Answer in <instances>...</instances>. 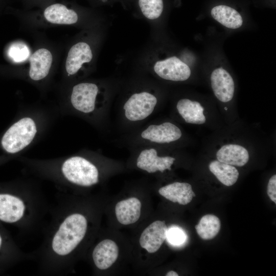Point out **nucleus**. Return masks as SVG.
Returning a JSON list of instances; mask_svg holds the SVG:
<instances>
[{
    "mask_svg": "<svg viewBox=\"0 0 276 276\" xmlns=\"http://www.w3.org/2000/svg\"><path fill=\"white\" fill-rule=\"evenodd\" d=\"M158 193L167 199L181 205L188 204L196 196L192 186L187 182H174L168 184L159 188Z\"/></svg>",
    "mask_w": 276,
    "mask_h": 276,
    "instance_id": "12",
    "label": "nucleus"
},
{
    "mask_svg": "<svg viewBox=\"0 0 276 276\" xmlns=\"http://www.w3.org/2000/svg\"><path fill=\"white\" fill-rule=\"evenodd\" d=\"M167 232L165 221H153L142 233L139 239L141 247L149 253L156 252L166 239Z\"/></svg>",
    "mask_w": 276,
    "mask_h": 276,
    "instance_id": "7",
    "label": "nucleus"
},
{
    "mask_svg": "<svg viewBox=\"0 0 276 276\" xmlns=\"http://www.w3.org/2000/svg\"><path fill=\"white\" fill-rule=\"evenodd\" d=\"M29 50L27 45L20 42L12 44L8 50L10 58L15 62L25 61L29 56Z\"/></svg>",
    "mask_w": 276,
    "mask_h": 276,
    "instance_id": "22",
    "label": "nucleus"
},
{
    "mask_svg": "<svg viewBox=\"0 0 276 276\" xmlns=\"http://www.w3.org/2000/svg\"><path fill=\"white\" fill-rule=\"evenodd\" d=\"M138 3L142 13L149 19L158 18L163 12V0H139Z\"/></svg>",
    "mask_w": 276,
    "mask_h": 276,
    "instance_id": "20",
    "label": "nucleus"
},
{
    "mask_svg": "<svg viewBox=\"0 0 276 276\" xmlns=\"http://www.w3.org/2000/svg\"><path fill=\"white\" fill-rule=\"evenodd\" d=\"M4 252L13 256L19 261L33 258L32 254L24 252L16 245L12 243L11 241L6 240L3 233L0 231V256H3Z\"/></svg>",
    "mask_w": 276,
    "mask_h": 276,
    "instance_id": "21",
    "label": "nucleus"
},
{
    "mask_svg": "<svg viewBox=\"0 0 276 276\" xmlns=\"http://www.w3.org/2000/svg\"><path fill=\"white\" fill-rule=\"evenodd\" d=\"M211 14L216 20L229 29H238L243 24V19L240 14L235 9L226 5L213 7Z\"/></svg>",
    "mask_w": 276,
    "mask_h": 276,
    "instance_id": "17",
    "label": "nucleus"
},
{
    "mask_svg": "<svg viewBox=\"0 0 276 276\" xmlns=\"http://www.w3.org/2000/svg\"><path fill=\"white\" fill-rule=\"evenodd\" d=\"M142 203L136 197H130L119 201L115 206L117 220L123 225L137 222L141 214Z\"/></svg>",
    "mask_w": 276,
    "mask_h": 276,
    "instance_id": "13",
    "label": "nucleus"
},
{
    "mask_svg": "<svg viewBox=\"0 0 276 276\" xmlns=\"http://www.w3.org/2000/svg\"><path fill=\"white\" fill-rule=\"evenodd\" d=\"M218 161L238 167H242L249 160L247 150L242 146L228 144L222 146L216 152Z\"/></svg>",
    "mask_w": 276,
    "mask_h": 276,
    "instance_id": "14",
    "label": "nucleus"
},
{
    "mask_svg": "<svg viewBox=\"0 0 276 276\" xmlns=\"http://www.w3.org/2000/svg\"><path fill=\"white\" fill-rule=\"evenodd\" d=\"M157 104V99L152 93L146 91L135 93L123 104V117L129 122L143 121L152 114Z\"/></svg>",
    "mask_w": 276,
    "mask_h": 276,
    "instance_id": "3",
    "label": "nucleus"
},
{
    "mask_svg": "<svg viewBox=\"0 0 276 276\" xmlns=\"http://www.w3.org/2000/svg\"><path fill=\"white\" fill-rule=\"evenodd\" d=\"M153 69L161 78L173 81L187 80L191 73L189 66L176 56L156 62Z\"/></svg>",
    "mask_w": 276,
    "mask_h": 276,
    "instance_id": "6",
    "label": "nucleus"
},
{
    "mask_svg": "<svg viewBox=\"0 0 276 276\" xmlns=\"http://www.w3.org/2000/svg\"><path fill=\"white\" fill-rule=\"evenodd\" d=\"M211 86L216 97L222 102H228L233 98L235 84L229 73L219 67L215 69L211 75Z\"/></svg>",
    "mask_w": 276,
    "mask_h": 276,
    "instance_id": "9",
    "label": "nucleus"
},
{
    "mask_svg": "<svg viewBox=\"0 0 276 276\" xmlns=\"http://www.w3.org/2000/svg\"><path fill=\"white\" fill-rule=\"evenodd\" d=\"M44 17L49 22L58 25H71L78 21L77 13L61 4H54L45 8Z\"/></svg>",
    "mask_w": 276,
    "mask_h": 276,
    "instance_id": "16",
    "label": "nucleus"
},
{
    "mask_svg": "<svg viewBox=\"0 0 276 276\" xmlns=\"http://www.w3.org/2000/svg\"><path fill=\"white\" fill-rule=\"evenodd\" d=\"M181 136L180 129L170 122L150 124L140 133L142 140L150 143L157 144H168L177 141Z\"/></svg>",
    "mask_w": 276,
    "mask_h": 276,
    "instance_id": "4",
    "label": "nucleus"
},
{
    "mask_svg": "<svg viewBox=\"0 0 276 276\" xmlns=\"http://www.w3.org/2000/svg\"><path fill=\"white\" fill-rule=\"evenodd\" d=\"M93 58L90 46L86 42H80L73 45L68 51L65 62V70L68 76L78 73L84 63L89 62Z\"/></svg>",
    "mask_w": 276,
    "mask_h": 276,
    "instance_id": "10",
    "label": "nucleus"
},
{
    "mask_svg": "<svg viewBox=\"0 0 276 276\" xmlns=\"http://www.w3.org/2000/svg\"><path fill=\"white\" fill-rule=\"evenodd\" d=\"M106 101L103 90L97 84L81 82L73 87L69 108L65 110L85 118L94 119L104 109Z\"/></svg>",
    "mask_w": 276,
    "mask_h": 276,
    "instance_id": "2",
    "label": "nucleus"
},
{
    "mask_svg": "<svg viewBox=\"0 0 276 276\" xmlns=\"http://www.w3.org/2000/svg\"><path fill=\"white\" fill-rule=\"evenodd\" d=\"M221 228L220 219L215 215L207 214L202 217L195 229L199 236L205 240L214 238Z\"/></svg>",
    "mask_w": 276,
    "mask_h": 276,
    "instance_id": "19",
    "label": "nucleus"
},
{
    "mask_svg": "<svg viewBox=\"0 0 276 276\" xmlns=\"http://www.w3.org/2000/svg\"><path fill=\"white\" fill-rule=\"evenodd\" d=\"M166 276H178V274L176 272L173 270H170L166 274Z\"/></svg>",
    "mask_w": 276,
    "mask_h": 276,
    "instance_id": "25",
    "label": "nucleus"
},
{
    "mask_svg": "<svg viewBox=\"0 0 276 276\" xmlns=\"http://www.w3.org/2000/svg\"><path fill=\"white\" fill-rule=\"evenodd\" d=\"M267 193L269 198L276 203V175H272L269 179Z\"/></svg>",
    "mask_w": 276,
    "mask_h": 276,
    "instance_id": "24",
    "label": "nucleus"
},
{
    "mask_svg": "<svg viewBox=\"0 0 276 276\" xmlns=\"http://www.w3.org/2000/svg\"><path fill=\"white\" fill-rule=\"evenodd\" d=\"M176 109L179 114L188 123L202 124L205 122L203 114L204 108L201 104L188 99H180L177 103Z\"/></svg>",
    "mask_w": 276,
    "mask_h": 276,
    "instance_id": "15",
    "label": "nucleus"
},
{
    "mask_svg": "<svg viewBox=\"0 0 276 276\" xmlns=\"http://www.w3.org/2000/svg\"><path fill=\"white\" fill-rule=\"evenodd\" d=\"M119 256V247L111 239L100 241L94 247L91 258L95 267L99 270H106L117 261Z\"/></svg>",
    "mask_w": 276,
    "mask_h": 276,
    "instance_id": "8",
    "label": "nucleus"
},
{
    "mask_svg": "<svg viewBox=\"0 0 276 276\" xmlns=\"http://www.w3.org/2000/svg\"><path fill=\"white\" fill-rule=\"evenodd\" d=\"M175 158L170 156H160L157 150L153 147H147L140 151L136 158V166L149 173L171 170Z\"/></svg>",
    "mask_w": 276,
    "mask_h": 276,
    "instance_id": "5",
    "label": "nucleus"
},
{
    "mask_svg": "<svg viewBox=\"0 0 276 276\" xmlns=\"http://www.w3.org/2000/svg\"><path fill=\"white\" fill-rule=\"evenodd\" d=\"M52 60V55L49 50L41 48L36 51L30 59V78L38 81L46 78L50 72Z\"/></svg>",
    "mask_w": 276,
    "mask_h": 276,
    "instance_id": "11",
    "label": "nucleus"
},
{
    "mask_svg": "<svg viewBox=\"0 0 276 276\" xmlns=\"http://www.w3.org/2000/svg\"><path fill=\"white\" fill-rule=\"evenodd\" d=\"M167 238L172 243L179 244L183 242L185 237L181 231L178 228H172L168 231Z\"/></svg>",
    "mask_w": 276,
    "mask_h": 276,
    "instance_id": "23",
    "label": "nucleus"
},
{
    "mask_svg": "<svg viewBox=\"0 0 276 276\" xmlns=\"http://www.w3.org/2000/svg\"><path fill=\"white\" fill-rule=\"evenodd\" d=\"M49 208L50 219L44 229L40 247L32 252L39 271L45 275H60L71 267L77 252L89 234L90 220L78 211L69 196L61 192Z\"/></svg>",
    "mask_w": 276,
    "mask_h": 276,
    "instance_id": "1",
    "label": "nucleus"
},
{
    "mask_svg": "<svg viewBox=\"0 0 276 276\" xmlns=\"http://www.w3.org/2000/svg\"><path fill=\"white\" fill-rule=\"evenodd\" d=\"M209 168L218 180L226 186H233L238 179L239 172L234 166L214 160L210 163Z\"/></svg>",
    "mask_w": 276,
    "mask_h": 276,
    "instance_id": "18",
    "label": "nucleus"
}]
</instances>
